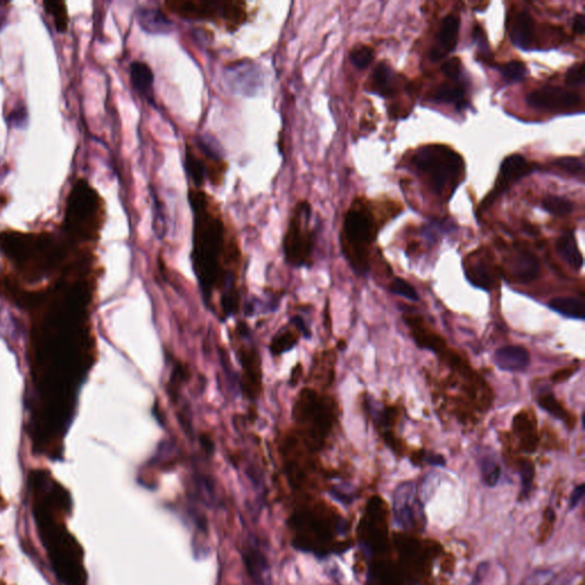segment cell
I'll return each instance as SVG.
<instances>
[{"label": "cell", "instance_id": "cell-1", "mask_svg": "<svg viewBox=\"0 0 585 585\" xmlns=\"http://www.w3.org/2000/svg\"><path fill=\"white\" fill-rule=\"evenodd\" d=\"M29 492L38 533L56 576L64 585H88L84 551L67 527L73 510L69 492L45 470H36Z\"/></svg>", "mask_w": 585, "mask_h": 585}, {"label": "cell", "instance_id": "cell-2", "mask_svg": "<svg viewBox=\"0 0 585 585\" xmlns=\"http://www.w3.org/2000/svg\"><path fill=\"white\" fill-rule=\"evenodd\" d=\"M188 199L194 216V269L200 283L211 287L220 280L226 263L237 261L239 248L220 205L211 194L190 186Z\"/></svg>", "mask_w": 585, "mask_h": 585}, {"label": "cell", "instance_id": "cell-3", "mask_svg": "<svg viewBox=\"0 0 585 585\" xmlns=\"http://www.w3.org/2000/svg\"><path fill=\"white\" fill-rule=\"evenodd\" d=\"M0 247L24 275L35 279L47 273L60 260L52 238L47 236L4 232L0 235Z\"/></svg>", "mask_w": 585, "mask_h": 585}, {"label": "cell", "instance_id": "cell-4", "mask_svg": "<svg viewBox=\"0 0 585 585\" xmlns=\"http://www.w3.org/2000/svg\"><path fill=\"white\" fill-rule=\"evenodd\" d=\"M105 207L100 194L86 180L75 183L68 198L64 224L79 239H95L103 226Z\"/></svg>", "mask_w": 585, "mask_h": 585}, {"label": "cell", "instance_id": "cell-5", "mask_svg": "<svg viewBox=\"0 0 585 585\" xmlns=\"http://www.w3.org/2000/svg\"><path fill=\"white\" fill-rule=\"evenodd\" d=\"M167 12L183 20L212 22L229 32L236 31L248 20L246 3L241 0H167Z\"/></svg>", "mask_w": 585, "mask_h": 585}, {"label": "cell", "instance_id": "cell-6", "mask_svg": "<svg viewBox=\"0 0 585 585\" xmlns=\"http://www.w3.org/2000/svg\"><path fill=\"white\" fill-rule=\"evenodd\" d=\"M413 164L421 173L428 175L436 194L456 186L463 169L461 157L445 145H426L415 154Z\"/></svg>", "mask_w": 585, "mask_h": 585}, {"label": "cell", "instance_id": "cell-7", "mask_svg": "<svg viewBox=\"0 0 585 585\" xmlns=\"http://www.w3.org/2000/svg\"><path fill=\"white\" fill-rule=\"evenodd\" d=\"M312 207L307 200H299L290 212L284 238L287 261L301 267L310 261L316 241V231L311 226Z\"/></svg>", "mask_w": 585, "mask_h": 585}, {"label": "cell", "instance_id": "cell-8", "mask_svg": "<svg viewBox=\"0 0 585 585\" xmlns=\"http://www.w3.org/2000/svg\"><path fill=\"white\" fill-rule=\"evenodd\" d=\"M186 169L194 188L201 189L206 181L218 186L223 182L228 164L214 147L198 137L194 143H186Z\"/></svg>", "mask_w": 585, "mask_h": 585}, {"label": "cell", "instance_id": "cell-9", "mask_svg": "<svg viewBox=\"0 0 585 585\" xmlns=\"http://www.w3.org/2000/svg\"><path fill=\"white\" fill-rule=\"evenodd\" d=\"M374 237V226L369 213L354 206L345 214L342 243L345 255L357 269H365V247Z\"/></svg>", "mask_w": 585, "mask_h": 585}, {"label": "cell", "instance_id": "cell-10", "mask_svg": "<svg viewBox=\"0 0 585 585\" xmlns=\"http://www.w3.org/2000/svg\"><path fill=\"white\" fill-rule=\"evenodd\" d=\"M297 423L313 445H320L327 437L333 423V411L315 392L305 391L296 405Z\"/></svg>", "mask_w": 585, "mask_h": 585}, {"label": "cell", "instance_id": "cell-11", "mask_svg": "<svg viewBox=\"0 0 585 585\" xmlns=\"http://www.w3.org/2000/svg\"><path fill=\"white\" fill-rule=\"evenodd\" d=\"M226 78L230 88L235 93L254 95L262 84L261 69L258 64L247 60L233 62L226 67Z\"/></svg>", "mask_w": 585, "mask_h": 585}, {"label": "cell", "instance_id": "cell-12", "mask_svg": "<svg viewBox=\"0 0 585 585\" xmlns=\"http://www.w3.org/2000/svg\"><path fill=\"white\" fill-rule=\"evenodd\" d=\"M418 510L420 505L417 503L415 485L413 483L399 485L392 495V511L396 524L403 529H409L420 516Z\"/></svg>", "mask_w": 585, "mask_h": 585}, {"label": "cell", "instance_id": "cell-13", "mask_svg": "<svg viewBox=\"0 0 585 585\" xmlns=\"http://www.w3.org/2000/svg\"><path fill=\"white\" fill-rule=\"evenodd\" d=\"M528 105L535 109H567L575 107L581 102V96L569 90L554 86H547L534 90L526 98Z\"/></svg>", "mask_w": 585, "mask_h": 585}, {"label": "cell", "instance_id": "cell-14", "mask_svg": "<svg viewBox=\"0 0 585 585\" xmlns=\"http://www.w3.org/2000/svg\"><path fill=\"white\" fill-rule=\"evenodd\" d=\"M533 172V167L527 160L520 154H511L507 157L501 164V169L498 173L496 186L492 194V198L486 201H492L498 194H503L510 188L513 183L520 180L522 177Z\"/></svg>", "mask_w": 585, "mask_h": 585}, {"label": "cell", "instance_id": "cell-15", "mask_svg": "<svg viewBox=\"0 0 585 585\" xmlns=\"http://www.w3.org/2000/svg\"><path fill=\"white\" fill-rule=\"evenodd\" d=\"M458 32H460V19L455 15H447L441 22L438 31L437 41L430 53L432 61L443 60L449 53L453 52L458 44Z\"/></svg>", "mask_w": 585, "mask_h": 585}, {"label": "cell", "instance_id": "cell-16", "mask_svg": "<svg viewBox=\"0 0 585 585\" xmlns=\"http://www.w3.org/2000/svg\"><path fill=\"white\" fill-rule=\"evenodd\" d=\"M243 562L253 582L256 585L269 584L270 569L267 558L253 543L243 550Z\"/></svg>", "mask_w": 585, "mask_h": 585}, {"label": "cell", "instance_id": "cell-17", "mask_svg": "<svg viewBox=\"0 0 585 585\" xmlns=\"http://www.w3.org/2000/svg\"><path fill=\"white\" fill-rule=\"evenodd\" d=\"M496 365L503 371H522L529 365V354L519 345H507L498 349L494 356Z\"/></svg>", "mask_w": 585, "mask_h": 585}, {"label": "cell", "instance_id": "cell-18", "mask_svg": "<svg viewBox=\"0 0 585 585\" xmlns=\"http://www.w3.org/2000/svg\"><path fill=\"white\" fill-rule=\"evenodd\" d=\"M132 86L143 99L154 105V71L147 62L134 61L131 64Z\"/></svg>", "mask_w": 585, "mask_h": 585}, {"label": "cell", "instance_id": "cell-19", "mask_svg": "<svg viewBox=\"0 0 585 585\" xmlns=\"http://www.w3.org/2000/svg\"><path fill=\"white\" fill-rule=\"evenodd\" d=\"M137 21L142 29L149 33H167L171 31L172 24L162 11L151 7H141L137 11Z\"/></svg>", "mask_w": 585, "mask_h": 585}, {"label": "cell", "instance_id": "cell-20", "mask_svg": "<svg viewBox=\"0 0 585 585\" xmlns=\"http://www.w3.org/2000/svg\"><path fill=\"white\" fill-rule=\"evenodd\" d=\"M534 33V20L527 12H520L516 15L511 29V41L519 48L527 50L532 44Z\"/></svg>", "mask_w": 585, "mask_h": 585}, {"label": "cell", "instance_id": "cell-21", "mask_svg": "<svg viewBox=\"0 0 585 585\" xmlns=\"http://www.w3.org/2000/svg\"><path fill=\"white\" fill-rule=\"evenodd\" d=\"M512 273L517 280L528 283L537 278L539 273V260L528 252H520L513 258Z\"/></svg>", "mask_w": 585, "mask_h": 585}, {"label": "cell", "instance_id": "cell-22", "mask_svg": "<svg viewBox=\"0 0 585 585\" xmlns=\"http://www.w3.org/2000/svg\"><path fill=\"white\" fill-rule=\"evenodd\" d=\"M557 251L566 263L573 269L579 270L583 265V256L577 247L573 232H566L557 241Z\"/></svg>", "mask_w": 585, "mask_h": 585}, {"label": "cell", "instance_id": "cell-23", "mask_svg": "<svg viewBox=\"0 0 585 585\" xmlns=\"http://www.w3.org/2000/svg\"><path fill=\"white\" fill-rule=\"evenodd\" d=\"M371 84L375 93L384 98L392 95L394 92V75L391 68L383 62L377 64L371 75Z\"/></svg>", "mask_w": 585, "mask_h": 585}, {"label": "cell", "instance_id": "cell-24", "mask_svg": "<svg viewBox=\"0 0 585 585\" xmlns=\"http://www.w3.org/2000/svg\"><path fill=\"white\" fill-rule=\"evenodd\" d=\"M549 307L568 318L582 320L585 317L584 302L576 297H556V299L551 300Z\"/></svg>", "mask_w": 585, "mask_h": 585}, {"label": "cell", "instance_id": "cell-25", "mask_svg": "<svg viewBox=\"0 0 585 585\" xmlns=\"http://www.w3.org/2000/svg\"><path fill=\"white\" fill-rule=\"evenodd\" d=\"M433 100L441 103H453L458 107H464V88L460 85H441V88L436 90Z\"/></svg>", "mask_w": 585, "mask_h": 585}, {"label": "cell", "instance_id": "cell-26", "mask_svg": "<svg viewBox=\"0 0 585 585\" xmlns=\"http://www.w3.org/2000/svg\"><path fill=\"white\" fill-rule=\"evenodd\" d=\"M513 426L522 443L527 445V449H534L536 445L535 430L533 424L530 423L529 417L525 414L517 415Z\"/></svg>", "mask_w": 585, "mask_h": 585}, {"label": "cell", "instance_id": "cell-27", "mask_svg": "<svg viewBox=\"0 0 585 585\" xmlns=\"http://www.w3.org/2000/svg\"><path fill=\"white\" fill-rule=\"evenodd\" d=\"M44 6L45 11L54 19L56 30L58 32L67 31L69 23L67 5L63 1H45Z\"/></svg>", "mask_w": 585, "mask_h": 585}, {"label": "cell", "instance_id": "cell-28", "mask_svg": "<svg viewBox=\"0 0 585 585\" xmlns=\"http://www.w3.org/2000/svg\"><path fill=\"white\" fill-rule=\"evenodd\" d=\"M465 275L475 286L480 287L484 290H488L492 285V275H490V269L487 268L486 264L481 263V262L470 265L465 271Z\"/></svg>", "mask_w": 585, "mask_h": 585}, {"label": "cell", "instance_id": "cell-29", "mask_svg": "<svg viewBox=\"0 0 585 585\" xmlns=\"http://www.w3.org/2000/svg\"><path fill=\"white\" fill-rule=\"evenodd\" d=\"M543 209L556 216H565L573 212L574 206L569 200L559 196H548L543 200Z\"/></svg>", "mask_w": 585, "mask_h": 585}, {"label": "cell", "instance_id": "cell-30", "mask_svg": "<svg viewBox=\"0 0 585 585\" xmlns=\"http://www.w3.org/2000/svg\"><path fill=\"white\" fill-rule=\"evenodd\" d=\"M537 403H539L542 409L548 411L549 414L556 417L558 420L567 421V411L562 409V406L560 405L559 401L556 399V397H554V394H551V392L541 394L539 399H537Z\"/></svg>", "mask_w": 585, "mask_h": 585}, {"label": "cell", "instance_id": "cell-31", "mask_svg": "<svg viewBox=\"0 0 585 585\" xmlns=\"http://www.w3.org/2000/svg\"><path fill=\"white\" fill-rule=\"evenodd\" d=\"M350 60L357 69H366L373 62V50L368 46H356L351 51Z\"/></svg>", "mask_w": 585, "mask_h": 585}, {"label": "cell", "instance_id": "cell-32", "mask_svg": "<svg viewBox=\"0 0 585 585\" xmlns=\"http://www.w3.org/2000/svg\"><path fill=\"white\" fill-rule=\"evenodd\" d=\"M502 75L509 81H522L527 75V68L522 62L511 61L500 68Z\"/></svg>", "mask_w": 585, "mask_h": 585}, {"label": "cell", "instance_id": "cell-33", "mask_svg": "<svg viewBox=\"0 0 585 585\" xmlns=\"http://www.w3.org/2000/svg\"><path fill=\"white\" fill-rule=\"evenodd\" d=\"M554 164L568 174L582 175L584 173V164L576 157H562L554 160Z\"/></svg>", "mask_w": 585, "mask_h": 585}, {"label": "cell", "instance_id": "cell-34", "mask_svg": "<svg viewBox=\"0 0 585 585\" xmlns=\"http://www.w3.org/2000/svg\"><path fill=\"white\" fill-rule=\"evenodd\" d=\"M483 471V478L487 486H495L497 484L498 479L501 477V468L492 460H485L481 467Z\"/></svg>", "mask_w": 585, "mask_h": 585}, {"label": "cell", "instance_id": "cell-35", "mask_svg": "<svg viewBox=\"0 0 585 585\" xmlns=\"http://www.w3.org/2000/svg\"><path fill=\"white\" fill-rule=\"evenodd\" d=\"M390 290L397 295L403 296L411 301H418V295L414 287L401 278H396L390 285Z\"/></svg>", "mask_w": 585, "mask_h": 585}, {"label": "cell", "instance_id": "cell-36", "mask_svg": "<svg viewBox=\"0 0 585 585\" xmlns=\"http://www.w3.org/2000/svg\"><path fill=\"white\" fill-rule=\"evenodd\" d=\"M296 337L295 334L292 333V330H286L285 333H278L277 337L273 339V351L275 354H281L284 351L292 348V345L295 344Z\"/></svg>", "mask_w": 585, "mask_h": 585}, {"label": "cell", "instance_id": "cell-37", "mask_svg": "<svg viewBox=\"0 0 585 585\" xmlns=\"http://www.w3.org/2000/svg\"><path fill=\"white\" fill-rule=\"evenodd\" d=\"M524 585H567L566 583H562L558 577L554 576V574L549 571H537L535 575L528 579L527 582L524 583Z\"/></svg>", "mask_w": 585, "mask_h": 585}, {"label": "cell", "instance_id": "cell-38", "mask_svg": "<svg viewBox=\"0 0 585 585\" xmlns=\"http://www.w3.org/2000/svg\"><path fill=\"white\" fill-rule=\"evenodd\" d=\"M566 84L568 86H581L584 83V64H575L566 73Z\"/></svg>", "mask_w": 585, "mask_h": 585}, {"label": "cell", "instance_id": "cell-39", "mask_svg": "<svg viewBox=\"0 0 585 585\" xmlns=\"http://www.w3.org/2000/svg\"><path fill=\"white\" fill-rule=\"evenodd\" d=\"M520 473H522V492H524V495H527V492H529L530 487H532V483H533V464L528 461L524 462L522 464Z\"/></svg>", "mask_w": 585, "mask_h": 585}, {"label": "cell", "instance_id": "cell-40", "mask_svg": "<svg viewBox=\"0 0 585 585\" xmlns=\"http://www.w3.org/2000/svg\"><path fill=\"white\" fill-rule=\"evenodd\" d=\"M461 61H460V58H453L447 61L446 63L443 64V73L448 77L449 79H452V80H458V77L461 75Z\"/></svg>", "mask_w": 585, "mask_h": 585}, {"label": "cell", "instance_id": "cell-41", "mask_svg": "<svg viewBox=\"0 0 585 585\" xmlns=\"http://www.w3.org/2000/svg\"><path fill=\"white\" fill-rule=\"evenodd\" d=\"M26 107H16L12 112L9 113V122L11 126L15 127H23L26 122Z\"/></svg>", "mask_w": 585, "mask_h": 585}, {"label": "cell", "instance_id": "cell-42", "mask_svg": "<svg viewBox=\"0 0 585 585\" xmlns=\"http://www.w3.org/2000/svg\"><path fill=\"white\" fill-rule=\"evenodd\" d=\"M584 484L575 487V490H573L571 498H569V510H574L579 505V502L582 501L583 496H584Z\"/></svg>", "mask_w": 585, "mask_h": 585}, {"label": "cell", "instance_id": "cell-43", "mask_svg": "<svg viewBox=\"0 0 585 585\" xmlns=\"http://www.w3.org/2000/svg\"><path fill=\"white\" fill-rule=\"evenodd\" d=\"M574 32H576L577 35H583L585 30V16L583 14H579L575 16L573 22Z\"/></svg>", "mask_w": 585, "mask_h": 585}, {"label": "cell", "instance_id": "cell-44", "mask_svg": "<svg viewBox=\"0 0 585 585\" xmlns=\"http://www.w3.org/2000/svg\"><path fill=\"white\" fill-rule=\"evenodd\" d=\"M574 369H564V371H558L554 374L552 380L554 382H562V381L567 380L568 377H571L574 374Z\"/></svg>", "mask_w": 585, "mask_h": 585}, {"label": "cell", "instance_id": "cell-45", "mask_svg": "<svg viewBox=\"0 0 585 585\" xmlns=\"http://www.w3.org/2000/svg\"><path fill=\"white\" fill-rule=\"evenodd\" d=\"M428 462L431 464H437V465H439V464L443 465V464H445V460H443L441 456H439V455H431V456L428 458Z\"/></svg>", "mask_w": 585, "mask_h": 585}, {"label": "cell", "instance_id": "cell-46", "mask_svg": "<svg viewBox=\"0 0 585 585\" xmlns=\"http://www.w3.org/2000/svg\"><path fill=\"white\" fill-rule=\"evenodd\" d=\"M6 23V15L0 9V30L3 29V26Z\"/></svg>", "mask_w": 585, "mask_h": 585}, {"label": "cell", "instance_id": "cell-47", "mask_svg": "<svg viewBox=\"0 0 585 585\" xmlns=\"http://www.w3.org/2000/svg\"><path fill=\"white\" fill-rule=\"evenodd\" d=\"M0 585H5V584H4V583H1V584H0Z\"/></svg>", "mask_w": 585, "mask_h": 585}]
</instances>
